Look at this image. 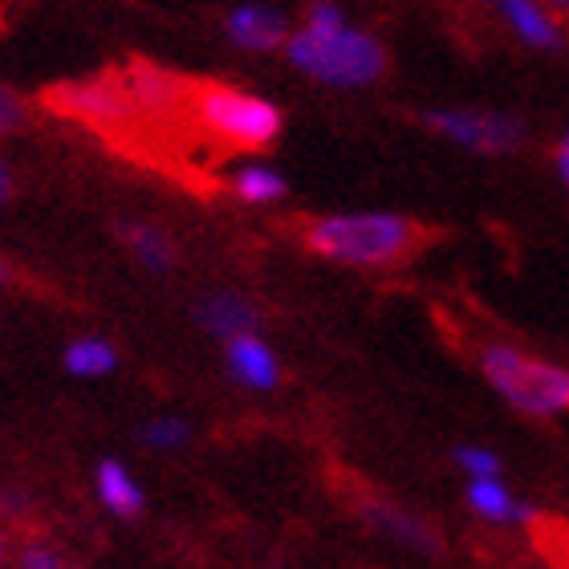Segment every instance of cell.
Listing matches in <instances>:
<instances>
[{"label": "cell", "mask_w": 569, "mask_h": 569, "mask_svg": "<svg viewBox=\"0 0 569 569\" xmlns=\"http://www.w3.org/2000/svg\"><path fill=\"white\" fill-rule=\"evenodd\" d=\"M191 439V427L176 416H163V419H151V423H142V443L151 451H179L183 443Z\"/></svg>", "instance_id": "cell-18"}, {"label": "cell", "mask_w": 569, "mask_h": 569, "mask_svg": "<svg viewBox=\"0 0 569 569\" xmlns=\"http://www.w3.org/2000/svg\"><path fill=\"white\" fill-rule=\"evenodd\" d=\"M427 127L476 154H512L525 142V122L500 110H427Z\"/></svg>", "instance_id": "cell-5"}, {"label": "cell", "mask_w": 569, "mask_h": 569, "mask_svg": "<svg viewBox=\"0 0 569 569\" xmlns=\"http://www.w3.org/2000/svg\"><path fill=\"white\" fill-rule=\"evenodd\" d=\"M480 375L512 411L529 419H553L569 411V370L558 362L492 342L480 350Z\"/></svg>", "instance_id": "cell-3"}, {"label": "cell", "mask_w": 569, "mask_h": 569, "mask_svg": "<svg viewBox=\"0 0 569 569\" xmlns=\"http://www.w3.org/2000/svg\"><path fill=\"white\" fill-rule=\"evenodd\" d=\"M488 9L497 12L505 29L529 49H561V17L549 9L546 0H488Z\"/></svg>", "instance_id": "cell-8"}, {"label": "cell", "mask_w": 569, "mask_h": 569, "mask_svg": "<svg viewBox=\"0 0 569 569\" xmlns=\"http://www.w3.org/2000/svg\"><path fill=\"white\" fill-rule=\"evenodd\" d=\"M0 561H4V541H0Z\"/></svg>", "instance_id": "cell-27"}, {"label": "cell", "mask_w": 569, "mask_h": 569, "mask_svg": "<svg viewBox=\"0 0 569 569\" xmlns=\"http://www.w3.org/2000/svg\"><path fill=\"white\" fill-rule=\"evenodd\" d=\"M553 163H558L561 183H566V188H569V131L558 139V151H553Z\"/></svg>", "instance_id": "cell-23"}, {"label": "cell", "mask_w": 569, "mask_h": 569, "mask_svg": "<svg viewBox=\"0 0 569 569\" xmlns=\"http://www.w3.org/2000/svg\"><path fill=\"white\" fill-rule=\"evenodd\" d=\"M468 509L476 517H485L488 525H517V529L537 525V509L517 492H509L500 476H472L468 480Z\"/></svg>", "instance_id": "cell-11"}, {"label": "cell", "mask_w": 569, "mask_h": 569, "mask_svg": "<svg viewBox=\"0 0 569 569\" xmlns=\"http://www.w3.org/2000/svg\"><path fill=\"white\" fill-rule=\"evenodd\" d=\"M21 566H29V569H58L61 558L53 553V549H46V546H29L21 553Z\"/></svg>", "instance_id": "cell-22"}, {"label": "cell", "mask_w": 569, "mask_h": 569, "mask_svg": "<svg viewBox=\"0 0 569 569\" xmlns=\"http://www.w3.org/2000/svg\"><path fill=\"white\" fill-rule=\"evenodd\" d=\"M188 107L203 131L228 147L264 151L281 134V110L269 98L237 90V86H200L188 94Z\"/></svg>", "instance_id": "cell-4"}, {"label": "cell", "mask_w": 569, "mask_h": 569, "mask_svg": "<svg viewBox=\"0 0 569 569\" xmlns=\"http://www.w3.org/2000/svg\"><path fill=\"white\" fill-rule=\"evenodd\" d=\"M358 517L375 529V533L391 537L395 546L403 549H416V553H423V558H436L439 553V537L431 533V525L419 521L416 512L399 509V505H391V500H358Z\"/></svg>", "instance_id": "cell-9"}, {"label": "cell", "mask_w": 569, "mask_h": 569, "mask_svg": "<svg viewBox=\"0 0 569 569\" xmlns=\"http://www.w3.org/2000/svg\"><path fill=\"white\" fill-rule=\"evenodd\" d=\"M94 492L114 517H139L142 512V488L119 460H102L94 472Z\"/></svg>", "instance_id": "cell-14"}, {"label": "cell", "mask_w": 569, "mask_h": 569, "mask_svg": "<svg viewBox=\"0 0 569 569\" xmlns=\"http://www.w3.org/2000/svg\"><path fill=\"white\" fill-rule=\"evenodd\" d=\"M119 367V350L107 338H78L66 346V370L78 379H102Z\"/></svg>", "instance_id": "cell-17"}, {"label": "cell", "mask_w": 569, "mask_h": 569, "mask_svg": "<svg viewBox=\"0 0 569 569\" xmlns=\"http://www.w3.org/2000/svg\"><path fill=\"white\" fill-rule=\"evenodd\" d=\"M342 24H346V12L338 0H309L306 17H301V29H309V33H333Z\"/></svg>", "instance_id": "cell-19"}, {"label": "cell", "mask_w": 569, "mask_h": 569, "mask_svg": "<svg viewBox=\"0 0 569 569\" xmlns=\"http://www.w3.org/2000/svg\"><path fill=\"white\" fill-rule=\"evenodd\" d=\"M456 463L463 468V476H500V456L488 448H460L456 451Z\"/></svg>", "instance_id": "cell-20"}, {"label": "cell", "mask_w": 569, "mask_h": 569, "mask_svg": "<svg viewBox=\"0 0 569 569\" xmlns=\"http://www.w3.org/2000/svg\"><path fill=\"white\" fill-rule=\"evenodd\" d=\"M284 58L306 78H313L321 86H338V90H358V86L379 82L387 73L382 41L350 21L342 29H333V33L293 29L289 41H284Z\"/></svg>", "instance_id": "cell-2"}, {"label": "cell", "mask_w": 569, "mask_h": 569, "mask_svg": "<svg viewBox=\"0 0 569 569\" xmlns=\"http://www.w3.org/2000/svg\"><path fill=\"white\" fill-rule=\"evenodd\" d=\"M306 244L326 261L355 269H387L411 257L419 228L395 212H342L306 224Z\"/></svg>", "instance_id": "cell-1"}, {"label": "cell", "mask_w": 569, "mask_h": 569, "mask_svg": "<svg viewBox=\"0 0 569 569\" xmlns=\"http://www.w3.org/2000/svg\"><path fill=\"white\" fill-rule=\"evenodd\" d=\"M49 107L82 119L90 127H127L134 119V102L127 94L122 78H90V82H66L58 90H49Z\"/></svg>", "instance_id": "cell-6"}, {"label": "cell", "mask_w": 569, "mask_h": 569, "mask_svg": "<svg viewBox=\"0 0 569 569\" xmlns=\"http://www.w3.org/2000/svg\"><path fill=\"white\" fill-rule=\"evenodd\" d=\"M224 362H228V375L240 387H249V391H273L277 382H281V362H277L273 346L264 342L257 330L228 338Z\"/></svg>", "instance_id": "cell-10"}, {"label": "cell", "mask_w": 569, "mask_h": 569, "mask_svg": "<svg viewBox=\"0 0 569 569\" xmlns=\"http://www.w3.org/2000/svg\"><path fill=\"white\" fill-rule=\"evenodd\" d=\"M196 321H200L212 338L228 342V338H237V333L257 330V326H261V313H257V306H249L240 293H212L196 306Z\"/></svg>", "instance_id": "cell-13"}, {"label": "cell", "mask_w": 569, "mask_h": 569, "mask_svg": "<svg viewBox=\"0 0 569 569\" xmlns=\"http://www.w3.org/2000/svg\"><path fill=\"white\" fill-rule=\"evenodd\" d=\"M12 196V176H9V167H4V159H0V208L9 203Z\"/></svg>", "instance_id": "cell-24"}, {"label": "cell", "mask_w": 569, "mask_h": 569, "mask_svg": "<svg viewBox=\"0 0 569 569\" xmlns=\"http://www.w3.org/2000/svg\"><path fill=\"white\" fill-rule=\"evenodd\" d=\"M21 122H24V102L12 94L9 86H0V134L17 131Z\"/></svg>", "instance_id": "cell-21"}, {"label": "cell", "mask_w": 569, "mask_h": 569, "mask_svg": "<svg viewBox=\"0 0 569 569\" xmlns=\"http://www.w3.org/2000/svg\"><path fill=\"white\" fill-rule=\"evenodd\" d=\"M228 183H232V191H237V200H244V203H277L284 196V176L277 171V167L261 163V159L240 163Z\"/></svg>", "instance_id": "cell-16"}, {"label": "cell", "mask_w": 569, "mask_h": 569, "mask_svg": "<svg viewBox=\"0 0 569 569\" xmlns=\"http://www.w3.org/2000/svg\"><path fill=\"white\" fill-rule=\"evenodd\" d=\"M119 237L127 240V249L134 252V261L151 273H167L176 264V244L167 232H159L154 224H122Z\"/></svg>", "instance_id": "cell-15"}, {"label": "cell", "mask_w": 569, "mask_h": 569, "mask_svg": "<svg viewBox=\"0 0 569 569\" xmlns=\"http://www.w3.org/2000/svg\"><path fill=\"white\" fill-rule=\"evenodd\" d=\"M224 33L237 49H249V53H273L284 49L289 41V21L284 12H277L273 4H261V0H244L224 17Z\"/></svg>", "instance_id": "cell-7"}, {"label": "cell", "mask_w": 569, "mask_h": 569, "mask_svg": "<svg viewBox=\"0 0 569 569\" xmlns=\"http://www.w3.org/2000/svg\"><path fill=\"white\" fill-rule=\"evenodd\" d=\"M122 86L134 102V114H167L176 107H188V86L176 73L154 70V66H134L122 73Z\"/></svg>", "instance_id": "cell-12"}, {"label": "cell", "mask_w": 569, "mask_h": 569, "mask_svg": "<svg viewBox=\"0 0 569 569\" xmlns=\"http://www.w3.org/2000/svg\"><path fill=\"white\" fill-rule=\"evenodd\" d=\"M4 277H9V273H4V264H0V284H4Z\"/></svg>", "instance_id": "cell-26"}, {"label": "cell", "mask_w": 569, "mask_h": 569, "mask_svg": "<svg viewBox=\"0 0 569 569\" xmlns=\"http://www.w3.org/2000/svg\"><path fill=\"white\" fill-rule=\"evenodd\" d=\"M546 4L558 12V17H569V0H546Z\"/></svg>", "instance_id": "cell-25"}]
</instances>
